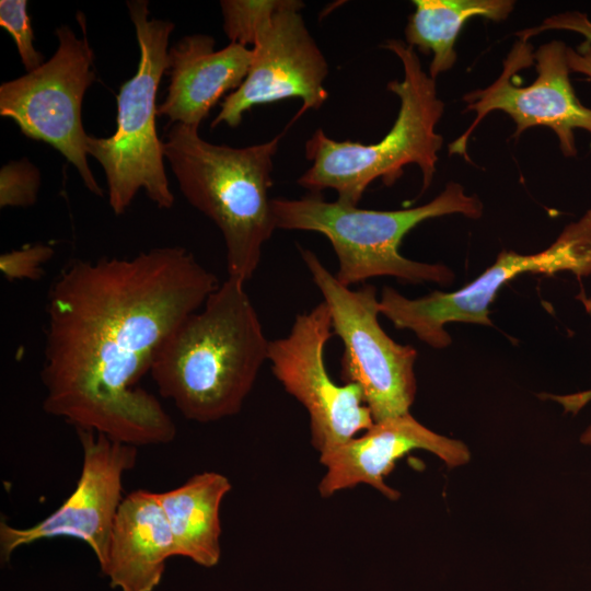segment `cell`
Returning <instances> with one entry per match:
<instances>
[{"mask_svg": "<svg viewBox=\"0 0 591 591\" xmlns=\"http://www.w3.org/2000/svg\"><path fill=\"white\" fill-rule=\"evenodd\" d=\"M219 286L181 246L71 260L47 293L44 410L136 448L172 442L171 416L135 384L162 343Z\"/></svg>", "mask_w": 591, "mask_h": 591, "instance_id": "cell-1", "label": "cell"}, {"mask_svg": "<svg viewBox=\"0 0 591 591\" xmlns=\"http://www.w3.org/2000/svg\"><path fill=\"white\" fill-rule=\"evenodd\" d=\"M244 285L228 277L154 355L151 378L187 420L237 414L267 360L269 340Z\"/></svg>", "mask_w": 591, "mask_h": 591, "instance_id": "cell-2", "label": "cell"}, {"mask_svg": "<svg viewBox=\"0 0 591 591\" xmlns=\"http://www.w3.org/2000/svg\"><path fill=\"white\" fill-rule=\"evenodd\" d=\"M285 132L233 148L202 139L197 127L174 124L163 141L182 194L221 231L228 277L243 282L253 277L276 230L269 190L273 159Z\"/></svg>", "mask_w": 591, "mask_h": 591, "instance_id": "cell-3", "label": "cell"}, {"mask_svg": "<svg viewBox=\"0 0 591 591\" xmlns=\"http://www.w3.org/2000/svg\"><path fill=\"white\" fill-rule=\"evenodd\" d=\"M383 47L399 59L403 80H393L387 89L399 100L397 117L390 131L375 143L336 141L322 128L305 142V158L311 166L298 184L309 193L325 189L337 193V200L358 206L368 186L381 179L393 185L408 164L421 171V193L428 189L438 162L443 138L436 126L444 112L436 80L422 69L416 50L401 39H387Z\"/></svg>", "mask_w": 591, "mask_h": 591, "instance_id": "cell-4", "label": "cell"}, {"mask_svg": "<svg viewBox=\"0 0 591 591\" xmlns=\"http://www.w3.org/2000/svg\"><path fill=\"white\" fill-rule=\"evenodd\" d=\"M276 229L303 230L323 234L337 257V280L344 286L382 276L417 285L451 283L454 273L442 264L416 262L399 252L404 236L432 218L460 213L471 219L483 215L477 196L462 185L449 182L429 202L399 210H371L326 201L321 194L296 198H273Z\"/></svg>", "mask_w": 591, "mask_h": 591, "instance_id": "cell-5", "label": "cell"}, {"mask_svg": "<svg viewBox=\"0 0 591 591\" xmlns=\"http://www.w3.org/2000/svg\"><path fill=\"white\" fill-rule=\"evenodd\" d=\"M140 58L137 72L117 95L116 130L109 137L88 135L85 149L103 167L108 202L123 215L140 189L158 208L170 209L174 195L164 167L163 141L157 132V93L167 71L169 38L174 23L150 19L144 0L127 2Z\"/></svg>", "mask_w": 591, "mask_h": 591, "instance_id": "cell-6", "label": "cell"}, {"mask_svg": "<svg viewBox=\"0 0 591 591\" xmlns=\"http://www.w3.org/2000/svg\"><path fill=\"white\" fill-rule=\"evenodd\" d=\"M327 304L333 332L344 345L341 379L357 384L374 421L409 413L417 384V350L394 341L381 327L380 299L372 285L358 290L340 283L311 250L299 247Z\"/></svg>", "mask_w": 591, "mask_h": 591, "instance_id": "cell-7", "label": "cell"}, {"mask_svg": "<svg viewBox=\"0 0 591 591\" xmlns=\"http://www.w3.org/2000/svg\"><path fill=\"white\" fill-rule=\"evenodd\" d=\"M559 271H570L578 279L591 275V209L567 224L558 237L538 253L501 251L491 266L459 290L433 291L408 299L394 288L384 287L380 314L396 328L413 332L431 348L443 349L452 341L447 324L491 325L489 308L507 282L526 273L553 275Z\"/></svg>", "mask_w": 591, "mask_h": 591, "instance_id": "cell-8", "label": "cell"}, {"mask_svg": "<svg viewBox=\"0 0 591 591\" xmlns=\"http://www.w3.org/2000/svg\"><path fill=\"white\" fill-rule=\"evenodd\" d=\"M77 20L78 37L62 25L55 31L58 47L42 66L0 85V115L12 119L27 138L44 141L76 166L85 187L103 196L88 164L82 125V102L95 81L94 55L86 36L83 13Z\"/></svg>", "mask_w": 591, "mask_h": 591, "instance_id": "cell-9", "label": "cell"}, {"mask_svg": "<svg viewBox=\"0 0 591 591\" xmlns=\"http://www.w3.org/2000/svg\"><path fill=\"white\" fill-rule=\"evenodd\" d=\"M568 47L552 40L533 51L528 40L519 39L503 60L500 76L487 88L463 96L466 111L476 113L471 126L449 144L450 154L466 155L470 136L491 112L508 114L515 126L514 138L533 127L552 129L561 153L577 155L575 129L591 136V108L577 97L570 82Z\"/></svg>", "mask_w": 591, "mask_h": 591, "instance_id": "cell-10", "label": "cell"}, {"mask_svg": "<svg viewBox=\"0 0 591 591\" xmlns=\"http://www.w3.org/2000/svg\"><path fill=\"white\" fill-rule=\"evenodd\" d=\"M333 335L329 310L322 301L297 314L289 334L268 345L273 374L306 409L311 443L320 455L374 422L361 389L354 383H336L327 371L325 348Z\"/></svg>", "mask_w": 591, "mask_h": 591, "instance_id": "cell-11", "label": "cell"}, {"mask_svg": "<svg viewBox=\"0 0 591 591\" xmlns=\"http://www.w3.org/2000/svg\"><path fill=\"white\" fill-rule=\"evenodd\" d=\"M303 7L299 0H281L258 22L247 76L221 102L211 128L220 124L235 128L254 106L287 99L302 101L299 114L323 105L328 63L300 13Z\"/></svg>", "mask_w": 591, "mask_h": 591, "instance_id": "cell-12", "label": "cell"}, {"mask_svg": "<svg viewBox=\"0 0 591 591\" xmlns=\"http://www.w3.org/2000/svg\"><path fill=\"white\" fill-rule=\"evenodd\" d=\"M82 448V468L71 495L39 522L18 528L0 523L2 563L21 546L34 542L72 537L88 544L100 567L106 561L114 520L123 501V476L132 470L138 451L105 434L77 429Z\"/></svg>", "mask_w": 591, "mask_h": 591, "instance_id": "cell-13", "label": "cell"}, {"mask_svg": "<svg viewBox=\"0 0 591 591\" xmlns=\"http://www.w3.org/2000/svg\"><path fill=\"white\" fill-rule=\"evenodd\" d=\"M414 450L431 452L450 468L462 466L471 459V452L462 441L430 430L407 413L374 421L360 437L320 455L326 472L318 491L326 498L367 484L387 499L396 500L401 494L386 485L384 478L398 459Z\"/></svg>", "mask_w": 591, "mask_h": 591, "instance_id": "cell-14", "label": "cell"}, {"mask_svg": "<svg viewBox=\"0 0 591 591\" xmlns=\"http://www.w3.org/2000/svg\"><path fill=\"white\" fill-rule=\"evenodd\" d=\"M212 36L194 34L169 48L170 84L158 115L169 123L199 128L212 107L229 91H235L250 70L252 48L230 43L216 49Z\"/></svg>", "mask_w": 591, "mask_h": 591, "instance_id": "cell-15", "label": "cell"}, {"mask_svg": "<svg viewBox=\"0 0 591 591\" xmlns=\"http://www.w3.org/2000/svg\"><path fill=\"white\" fill-rule=\"evenodd\" d=\"M175 556L173 534L157 493H129L118 508L102 572L120 591H153Z\"/></svg>", "mask_w": 591, "mask_h": 591, "instance_id": "cell-16", "label": "cell"}, {"mask_svg": "<svg viewBox=\"0 0 591 591\" xmlns=\"http://www.w3.org/2000/svg\"><path fill=\"white\" fill-rule=\"evenodd\" d=\"M230 490L231 483L224 475L202 472L174 489L157 493L173 534L175 556L206 568L219 563L220 506Z\"/></svg>", "mask_w": 591, "mask_h": 591, "instance_id": "cell-17", "label": "cell"}, {"mask_svg": "<svg viewBox=\"0 0 591 591\" xmlns=\"http://www.w3.org/2000/svg\"><path fill=\"white\" fill-rule=\"evenodd\" d=\"M415 11L405 27L406 44L424 54L432 53L429 76L437 79L456 61L455 43L466 22L484 18L506 20L514 9L512 0H414Z\"/></svg>", "mask_w": 591, "mask_h": 591, "instance_id": "cell-18", "label": "cell"}, {"mask_svg": "<svg viewBox=\"0 0 591 591\" xmlns=\"http://www.w3.org/2000/svg\"><path fill=\"white\" fill-rule=\"evenodd\" d=\"M281 0H223L220 2L223 31L230 43L252 44L258 22L275 10Z\"/></svg>", "mask_w": 591, "mask_h": 591, "instance_id": "cell-19", "label": "cell"}, {"mask_svg": "<svg viewBox=\"0 0 591 591\" xmlns=\"http://www.w3.org/2000/svg\"><path fill=\"white\" fill-rule=\"evenodd\" d=\"M40 172L27 159L11 161L0 170V207H30L37 200Z\"/></svg>", "mask_w": 591, "mask_h": 591, "instance_id": "cell-20", "label": "cell"}, {"mask_svg": "<svg viewBox=\"0 0 591 591\" xmlns=\"http://www.w3.org/2000/svg\"><path fill=\"white\" fill-rule=\"evenodd\" d=\"M25 0L0 1V25L13 38L21 61L27 72L42 66L44 56L34 47V33Z\"/></svg>", "mask_w": 591, "mask_h": 591, "instance_id": "cell-21", "label": "cell"}, {"mask_svg": "<svg viewBox=\"0 0 591 591\" xmlns=\"http://www.w3.org/2000/svg\"><path fill=\"white\" fill-rule=\"evenodd\" d=\"M54 255V248L44 244L26 245L0 256V271L9 280H37L44 274L43 265Z\"/></svg>", "mask_w": 591, "mask_h": 591, "instance_id": "cell-22", "label": "cell"}, {"mask_svg": "<svg viewBox=\"0 0 591 591\" xmlns=\"http://www.w3.org/2000/svg\"><path fill=\"white\" fill-rule=\"evenodd\" d=\"M546 31H569L584 37L591 42V20L588 14L579 11H568L546 18L540 25L521 30L515 33L519 39L528 40Z\"/></svg>", "mask_w": 591, "mask_h": 591, "instance_id": "cell-23", "label": "cell"}, {"mask_svg": "<svg viewBox=\"0 0 591 591\" xmlns=\"http://www.w3.org/2000/svg\"><path fill=\"white\" fill-rule=\"evenodd\" d=\"M567 56L572 72H580L591 79V42L584 40L577 49L568 47Z\"/></svg>", "mask_w": 591, "mask_h": 591, "instance_id": "cell-24", "label": "cell"}, {"mask_svg": "<svg viewBox=\"0 0 591 591\" xmlns=\"http://www.w3.org/2000/svg\"><path fill=\"white\" fill-rule=\"evenodd\" d=\"M580 441L587 445L591 444V425L587 427L586 430L582 432Z\"/></svg>", "mask_w": 591, "mask_h": 591, "instance_id": "cell-25", "label": "cell"}]
</instances>
